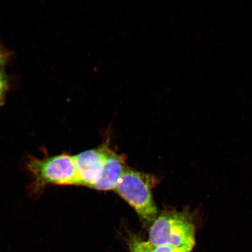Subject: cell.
Listing matches in <instances>:
<instances>
[{"mask_svg": "<svg viewBox=\"0 0 252 252\" xmlns=\"http://www.w3.org/2000/svg\"><path fill=\"white\" fill-rule=\"evenodd\" d=\"M8 88V83L7 75L4 72L0 70V106L4 105L6 94Z\"/></svg>", "mask_w": 252, "mask_h": 252, "instance_id": "7", "label": "cell"}, {"mask_svg": "<svg viewBox=\"0 0 252 252\" xmlns=\"http://www.w3.org/2000/svg\"><path fill=\"white\" fill-rule=\"evenodd\" d=\"M125 158L110 149L107 152L101 176L93 188L100 191L115 190L125 169Z\"/></svg>", "mask_w": 252, "mask_h": 252, "instance_id": "5", "label": "cell"}, {"mask_svg": "<svg viewBox=\"0 0 252 252\" xmlns=\"http://www.w3.org/2000/svg\"><path fill=\"white\" fill-rule=\"evenodd\" d=\"M149 242L154 247L168 245L193 248L196 243L194 226L187 214L163 212L151 224Z\"/></svg>", "mask_w": 252, "mask_h": 252, "instance_id": "2", "label": "cell"}, {"mask_svg": "<svg viewBox=\"0 0 252 252\" xmlns=\"http://www.w3.org/2000/svg\"><path fill=\"white\" fill-rule=\"evenodd\" d=\"M8 55L4 47L0 44V70L8 61Z\"/></svg>", "mask_w": 252, "mask_h": 252, "instance_id": "9", "label": "cell"}, {"mask_svg": "<svg viewBox=\"0 0 252 252\" xmlns=\"http://www.w3.org/2000/svg\"><path fill=\"white\" fill-rule=\"evenodd\" d=\"M154 183V179L150 175L126 168L115 190L148 225L152 224L158 217L151 193Z\"/></svg>", "mask_w": 252, "mask_h": 252, "instance_id": "3", "label": "cell"}, {"mask_svg": "<svg viewBox=\"0 0 252 252\" xmlns=\"http://www.w3.org/2000/svg\"><path fill=\"white\" fill-rule=\"evenodd\" d=\"M193 248L184 247L178 248L172 246L162 245L153 247V252H191Z\"/></svg>", "mask_w": 252, "mask_h": 252, "instance_id": "8", "label": "cell"}, {"mask_svg": "<svg viewBox=\"0 0 252 252\" xmlns=\"http://www.w3.org/2000/svg\"><path fill=\"white\" fill-rule=\"evenodd\" d=\"M131 252H153V247L149 241L134 238L130 243Z\"/></svg>", "mask_w": 252, "mask_h": 252, "instance_id": "6", "label": "cell"}, {"mask_svg": "<svg viewBox=\"0 0 252 252\" xmlns=\"http://www.w3.org/2000/svg\"><path fill=\"white\" fill-rule=\"evenodd\" d=\"M108 149L103 146L74 156L80 186L92 188L99 180Z\"/></svg>", "mask_w": 252, "mask_h": 252, "instance_id": "4", "label": "cell"}, {"mask_svg": "<svg viewBox=\"0 0 252 252\" xmlns=\"http://www.w3.org/2000/svg\"><path fill=\"white\" fill-rule=\"evenodd\" d=\"M26 168L31 177L28 191L33 197L41 196L49 185L80 186L74 156L67 153L53 156L46 154L42 158L31 156Z\"/></svg>", "mask_w": 252, "mask_h": 252, "instance_id": "1", "label": "cell"}]
</instances>
